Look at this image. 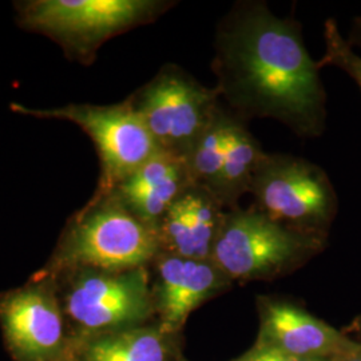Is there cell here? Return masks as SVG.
I'll return each instance as SVG.
<instances>
[{
  "label": "cell",
  "instance_id": "obj_1",
  "mask_svg": "<svg viewBox=\"0 0 361 361\" xmlns=\"http://www.w3.org/2000/svg\"><path fill=\"white\" fill-rule=\"evenodd\" d=\"M322 67L307 50L302 26L264 1L233 6L216 28L212 71L226 109L247 123L271 118L297 137L323 135L326 94Z\"/></svg>",
  "mask_w": 361,
  "mask_h": 361
},
{
  "label": "cell",
  "instance_id": "obj_2",
  "mask_svg": "<svg viewBox=\"0 0 361 361\" xmlns=\"http://www.w3.org/2000/svg\"><path fill=\"white\" fill-rule=\"evenodd\" d=\"M324 237L297 232L255 207L228 210L212 261L232 281L271 280L301 267L323 247Z\"/></svg>",
  "mask_w": 361,
  "mask_h": 361
},
{
  "label": "cell",
  "instance_id": "obj_3",
  "mask_svg": "<svg viewBox=\"0 0 361 361\" xmlns=\"http://www.w3.org/2000/svg\"><path fill=\"white\" fill-rule=\"evenodd\" d=\"M161 252L157 229L135 217L114 194L92 200L68 233L62 262L85 269L143 268Z\"/></svg>",
  "mask_w": 361,
  "mask_h": 361
},
{
  "label": "cell",
  "instance_id": "obj_4",
  "mask_svg": "<svg viewBox=\"0 0 361 361\" xmlns=\"http://www.w3.org/2000/svg\"><path fill=\"white\" fill-rule=\"evenodd\" d=\"M250 194L253 207L297 232L324 237L338 209L335 188L323 169L292 154L265 153Z\"/></svg>",
  "mask_w": 361,
  "mask_h": 361
},
{
  "label": "cell",
  "instance_id": "obj_5",
  "mask_svg": "<svg viewBox=\"0 0 361 361\" xmlns=\"http://www.w3.org/2000/svg\"><path fill=\"white\" fill-rule=\"evenodd\" d=\"M173 1L159 0H38L22 7V23L58 39L82 58L107 39L153 22Z\"/></svg>",
  "mask_w": 361,
  "mask_h": 361
},
{
  "label": "cell",
  "instance_id": "obj_6",
  "mask_svg": "<svg viewBox=\"0 0 361 361\" xmlns=\"http://www.w3.org/2000/svg\"><path fill=\"white\" fill-rule=\"evenodd\" d=\"M11 109L25 116L70 121L90 137L101 161V180L92 200L113 193L161 150L129 99L110 106L68 104L51 110H34L13 104Z\"/></svg>",
  "mask_w": 361,
  "mask_h": 361
},
{
  "label": "cell",
  "instance_id": "obj_7",
  "mask_svg": "<svg viewBox=\"0 0 361 361\" xmlns=\"http://www.w3.org/2000/svg\"><path fill=\"white\" fill-rule=\"evenodd\" d=\"M129 102L164 152L186 157L222 106L207 87L177 65L164 66Z\"/></svg>",
  "mask_w": 361,
  "mask_h": 361
},
{
  "label": "cell",
  "instance_id": "obj_8",
  "mask_svg": "<svg viewBox=\"0 0 361 361\" xmlns=\"http://www.w3.org/2000/svg\"><path fill=\"white\" fill-rule=\"evenodd\" d=\"M153 308L146 268L126 271L86 269L67 295V312L89 329L123 328L145 320Z\"/></svg>",
  "mask_w": 361,
  "mask_h": 361
},
{
  "label": "cell",
  "instance_id": "obj_9",
  "mask_svg": "<svg viewBox=\"0 0 361 361\" xmlns=\"http://www.w3.org/2000/svg\"><path fill=\"white\" fill-rule=\"evenodd\" d=\"M257 308V344L296 357L326 360H338L361 350V344L290 301L258 297Z\"/></svg>",
  "mask_w": 361,
  "mask_h": 361
},
{
  "label": "cell",
  "instance_id": "obj_10",
  "mask_svg": "<svg viewBox=\"0 0 361 361\" xmlns=\"http://www.w3.org/2000/svg\"><path fill=\"white\" fill-rule=\"evenodd\" d=\"M157 262V307L164 334L178 331L193 310L233 283L212 259H190L162 253Z\"/></svg>",
  "mask_w": 361,
  "mask_h": 361
},
{
  "label": "cell",
  "instance_id": "obj_11",
  "mask_svg": "<svg viewBox=\"0 0 361 361\" xmlns=\"http://www.w3.org/2000/svg\"><path fill=\"white\" fill-rule=\"evenodd\" d=\"M228 209L205 188L192 185L161 219V250L190 259H210Z\"/></svg>",
  "mask_w": 361,
  "mask_h": 361
},
{
  "label": "cell",
  "instance_id": "obj_12",
  "mask_svg": "<svg viewBox=\"0 0 361 361\" xmlns=\"http://www.w3.org/2000/svg\"><path fill=\"white\" fill-rule=\"evenodd\" d=\"M0 317L10 344L23 357L44 359L61 345V312L54 297L40 288L20 289L4 297Z\"/></svg>",
  "mask_w": 361,
  "mask_h": 361
},
{
  "label": "cell",
  "instance_id": "obj_13",
  "mask_svg": "<svg viewBox=\"0 0 361 361\" xmlns=\"http://www.w3.org/2000/svg\"><path fill=\"white\" fill-rule=\"evenodd\" d=\"M192 185L186 159L159 150L111 194L135 217L157 229L170 207Z\"/></svg>",
  "mask_w": 361,
  "mask_h": 361
},
{
  "label": "cell",
  "instance_id": "obj_14",
  "mask_svg": "<svg viewBox=\"0 0 361 361\" xmlns=\"http://www.w3.org/2000/svg\"><path fill=\"white\" fill-rule=\"evenodd\" d=\"M264 155L247 123L235 116L219 180L212 192L228 210L238 207L241 197L250 193Z\"/></svg>",
  "mask_w": 361,
  "mask_h": 361
},
{
  "label": "cell",
  "instance_id": "obj_15",
  "mask_svg": "<svg viewBox=\"0 0 361 361\" xmlns=\"http://www.w3.org/2000/svg\"><path fill=\"white\" fill-rule=\"evenodd\" d=\"M164 335L161 329H119L91 341L83 360L168 361V345Z\"/></svg>",
  "mask_w": 361,
  "mask_h": 361
},
{
  "label": "cell",
  "instance_id": "obj_16",
  "mask_svg": "<svg viewBox=\"0 0 361 361\" xmlns=\"http://www.w3.org/2000/svg\"><path fill=\"white\" fill-rule=\"evenodd\" d=\"M234 121L235 116L222 104L190 147L185 159L194 185L213 192L222 169Z\"/></svg>",
  "mask_w": 361,
  "mask_h": 361
},
{
  "label": "cell",
  "instance_id": "obj_17",
  "mask_svg": "<svg viewBox=\"0 0 361 361\" xmlns=\"http://www.w3.org/2000/svg\"><path fill=\"white\" fill-rule=\"evenodd\" d=\"M324 42L325 54L319 61L320 67L335 66L340 68L353 79L361 92V55L355 52L347 39L341 35L337 22L332 18L325 22Z\"/></svg>",
  "mask_w": 361,
  "mask_h": 361
},
{
  "label": "cell",
  "instance_id": "obj_18",
  "mask_svg": "<svg viewBox=\"0 0 361 361\" xmlns=\"http://www.w3.org/2000/svg\"><path fill=\"white\" fill-rule=\"evenodd\" d=\"M233 361H336L326 360V359H304L296 357L289 353L281 352L279 349L271 348L267 345L255 344L252 348L245 352L243 356L234 359Z\"/></svg>",
  "mask_w": 361,
  "mask_h": 361
},
{
  "label": "cell",
  "instance_id": "obj_19",
  "mask_svg": "<svg viewBox=\"0 0 361 361\" xmlns=\"http://www.w3.org/2000/svg\"><path fill=\"white\" fill-rule=\"evenodd\" d=\"M347 42L355 49L359 47L361 49V16H356L352 20L350 30H349L348 38Z\"/></svg>",
  "mask_w": 361,
  "mask_h": 361
},
{
  "label": "cell",
  "instance_id": "obj_20",
  "mask_svg": "<svg viewBox=\"0 0 361 361\" xmlns=\"http://www.w3.org/2000/svg\"><path fill=\"white\" fill-rule=\"evenodd\" d=\"M336 361H361V350L360 352H356V353H352L349 356H345V357H341V359Z\"/></svg>",
  "mask_w": 361,
  "mask_h": 361
}]
</instances>
